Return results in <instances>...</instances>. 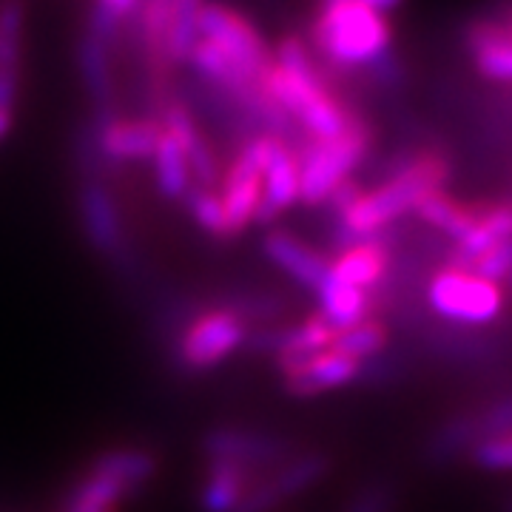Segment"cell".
I'll return each mask as SVG.
<instances>
[{"mask_svg":"<svg viewBox=\"0 0 512 512\" xmlns=\"http://www.w3.org/2000/svg\"><path fill=\"white\" fill-rule=\"evenodd\" d=\"M390 23L359 0H325L311 20V46L336 69L373 66L390 52Z\"/></svg>","mask_w":512,"mask_h":512,"instance_id":"6da1fadb","label":"cell"},{"mask_svg":"<svg viewBox=\"0 0 512 512\" xmlns=\"http://www.w3.org/2000/svg\"><path fill=\"white\" fill-rule=\"evenodd\" d=\"M370 146H373L370 126L359 117L336 140L305 143L296 151V157H299V202L325 205L330 191L350 180V171L365 160Z\"/></svg>","mask_w":512,"mask_h":512,"instance_id":"7a4b0ae2","label":"cell"},{"mask_svg":"<svg viewBox=\"0 0 512 512\" xmlns=\"http://www.w3.org/2000/svg\"><path fill=\"white\" fill-rule=\"evenodd\" d=\"M248 325L222 308H197V313L171 339L174 362L185 373H202L222 365L245 345Z\"/></svg>","mask_w":512,"mask_h":512,"instance_id":"3957f363","label":"cell"},{"mask_svg":"<svg viewBox=\"0 0 512 512\" xmlns=\"http://www.w3.org/2000/svg\"><path fill=\"white\" fill-rule=\"evenodd\" d=\"M427 302H430V311H436L447 322L487 325L501 316L507 296H504V288L495 282L444 265L427 282Z\"/></svg>","mask_w":512,"mask_h":512,"instance_id":"277c9868","label":"cell"},{"mask_svg":"<svg viewBox=\"0 0 512 512\" xmlns=\"http://www.w3.org/2000/svg\"><path fill=\"white\" fill-rule=\"evenodd\" d=\"M512 430V390L501 393L493 402L461 410L436 427V433L424 444V456L430 464H447L461 453H470L484 441L498 439Z\"/></svg>","mask_w":512,"mask_h":512,"instance_id":"5b68a950","label":"cell"},{"mask_svg":"<svg viewBox=\"0 0 512 512\" xmlns=\"http://www.w3.org/2000/svg\"><path fill=\"white\" fill-rule=\"evenodd\" d=\"M274 134H251L242 148L237 151L231 168L222 177V214H225V228L228 239L239 237L251 228L256 217V208L262 200V168L268 163V154L274 146Z\"/></svg>","mask_w":512,"mask_h":512,"instance_id":"8992f818","label":"cell"},{"mask_svg":"<svg viewBox=\"0 0 512 512\" xmlns=\"http://www.w3.org/2000/svg\"><path fill=\"white\" fill-rule=\"evenodd\" d=\"M77 214H80L83 237L92 245V251L123 271L134 265V251L128 242L123 211L109 191V185L103 180H83L80 197H77Z\"/></svg>","mask_w":512,"mask_h":512,"instance_id":"52a82bcc","label":"cell"},{"mask_svg":"<svg viewBox=\"0 0 512 512\" xmlns=\"http://www.w3.org/2000/svg\"><path fill=\"white\" fill-rule=\"evenodd\" d=\"M200 450L205 458L214 461H237L245 467H254L259 473H271L291 461L299 453V444L279 433L248 430V427H211L200 439Z\"/></svg>","mask_w":512,"mask_h":512,"instance_id":"ba28073f","label":"cell"},{"mask_svg":"<svg viewBox=\"0 0 512 512\" xmlns=\"http://www.w3.org/2000/svg\"><path fill=\"white\" fill-rule=\"evenodd\" d=\"M197 32L202 40H211L225 55L239 63L245 72L262 83L265 72L274 66V52L268 49L265 37L256 32L248 20L222 3H202Z\"/></svg>","mask_w":512,"mask_h":512,"instance_id":"9c48e42d","label":"cell"},{"mask_svg":"<svg viewBox=\"0 0 512 512\" xmlns=\"http://www.w3.org/2000/svg\"><path fill=\"white\" fill-rule=\"evenodd\" d=\"M160 134V120H120L114 114H94V146L109 165L151 160Z\"/></svg>","mask_w":512,"mask_h":512,"instance_id":"30bf717a","label":"cell"},{"mask_svg":"<svg viewBox=\"0 0 512 512\" xmlns=\"http://www.w3.org/2000/svg\"><path fill=\"white\" fill-rule=\"evenodd\" d=\"M390 262H393V256H390V242H387V231H384L370 242L353 245L348 251L336 254V259L330 262V274L345 285L373 293V299L379 305L382 288L390 285Z\"/></svg>","mask_w":512,"mask_h":512,"instance_id":"8fae6325","label":"cell"},{"mask_svg":"<svg viewBox=\"0 0 512 512\" xmlns=\"http://www.w3.org/2000/svg\"><path fill=\"white\" fill-rule=\"evenodd\" d=\"M296 202H299V157H296V148L276 137L268 163L262 168V200H259L254 220H276Z\"/></svg>","mask_w":512,"mask_h":512,"instance_id":"7c38bea8","label":"cell"},{"mask_svg":"<svg viewBox=\"0 0 512 512\" xmlns=\"http://www.w3.org/2000/svg\"><path fill=\"white\" fill-rule=\"evenodd\" d=\"M356 379H359V362H353L342 353H333V350H322L308 365L282 376V390L291 399H313L319 393L353 384Z\"/></svg>","mask_w":512,"mask_h":512,"instance_id":"4fadbf2b","label":"cell"},{"mask_svg":"<svg viewBox=\"0 0 512 512\" xmlns=\"http://www.w3.org/2000/svg\"><path fill=\"white\" fill-rule=\"evenodd\" d=\"M265 473L245 467L237 461H214L205 458V478L200 487L202 512H234L245 493L254 487Z\"/></svg>","mask_w":512,"mask_h":512,"instance_id":"5bb4252c","label":"cell"},{"mask_svg":"<svg viewBox=\"0 0 512 512\" xmlns=\"http://www.w3.org/2000/svg\"><path fill=\"white\" fill-rule=\"evenodd\" d=\"M262 251L274 262L276 268H282L285 274L291 276L293 282H299L308 291H319V285L325 282L330 268V259L308 248L302 239H296L288 231H274L265 234L262 239Z\"/></svg>","mask_w":512,"mask_h":512,"instance_id":"9a60e30c","label":"cell"},{"mask_svg":"<svg viewBox=\"0 0 512 512\" xmlns=\"http://www.w3.org/2000/svg\"><path fill=\"white\" fill-rule=\"evenodd\" d=\"M467 52L476 69L490 80H510L512 83V37L498 18H481L467 29Z\"/></svg>","mask_w":512,"mask_h":512,"instance_id":"2e32d148","label":"cell"},{"mask_svg":"<svg viewBox=\"0 0 512 512\" xmlns=\"http://www.w3.org/2000/svg\"><path fill=\"white\" fill-rule=\"evenodd\" d=\"M316 299H319V311L316 313H322L325 322H328L336 333L345 328H353V325H359V322H365V319L379 316V305H376L373 293L359 291V288H353V285L339 282L336 276L330 274V268L328 276H325V282H322L319 291H316Z\"/></svg>","mask_w":512,"mask_h":512,"instance_id":"e0dca14e","label":"cell"},{"mask_svg":"<svg viewBox=\"0 0 512 512\" xmlns=\"http://www.w3.org/2000/svg\"><path fill=\"white\" fill-rule=\"evenodd\" d=\"M413 214H416L424 225L441 231L453 245L461 242V239H467V234L476 228V205H473V202H458L456 197H450L444 188H441V191L424 194V197L413 205Z\"/></svg>","mask_w":512,"mask_h":512,"instance_id":"ac0fdd59","label":"cell"},{"mask_svg":"<svg viewBox=\"0 0 512 512\" xmlns=\"http://www.w3.org/2000/svg\"><path fill=\"white\" fill-rule=\"evenodd\" d=\"M92 470L117 481L131 495L143 490L148 481L157 476L160 461L151 450H143V447H114V450H106L94 458Z\"/></svg>","mask_w":512,"mask_h":512,"instance_id":"d6986e66","label":"cell"},{"mask_svg":"<svg viewBox=\"0 0 512 512\" xmlns=\"http://www.w3.org/2000/svg\"><path fill=\"white\" fill-rule=\"evenodd\" d=\"M330 467H333V461H330L328 453H316V450L296 453L291 461H285L282 467L268 473V484L279 498V504H285V501L316 487L322 478L328 476Z\"/></svg>","mask_w":512,"mask_h":512,"instance_id":"ffe728a7","label":"cell"},{"mask_svg":"<svg viewBox=\"0 0 512 512\" xmlns=\"http://www.w3.org/2000/svg\"><path fill=\"white\" fill-rule=\"evenodd\" d=\"M80 74L86 83V92L92 97L94 114H114L111 111V97H114V83H111L109 43L94 32H86L80 40Z\"/></svg>","mask_w":512,"mask_h":512,"instance_id":"44dd1931","label":"cell"},{"mask_svg":"<svg viewBox=\"0 0 512 512\" xmlns=\"http://www.w3.org/2000/svg\"><path fill=\"white\" fill-rule=\"evenodd\" d=\"M126 495V487L89 467V473H83L66 490L60 501V512H117Z\"/></svg>","mask_w":512,"mask_h":512,"instance_id":"7402d4cb","label":"cell"},{"mask_svg":"<svg viewBox=\"0 0 512 512\" xmlns=\"http://www.w3.org/2000/svg\"><path fill=\"white\" fill-rule=\"evenodd\" d=\"M205 0H171L168 9V26H165L163 57L165 63H188L191 49L197 46L200 32H197V18Z\"/></svg>","mask_w":512,"mask_h":512,"instance_id":"603a6c76","label":"cell"},{"mask_svg":"<svg viewBox=\"0 0 512 512\" xmlns=\"http://www.w3.org/2000/svg\"><path fill=\"white\" fill-rule=\"evenodd\" d=\"M154 183L165 200H183L191 188V171L185 163V151L168 134H160V143L154 148Z\"/></svg>","mask_w":512,"mask_h":512,"instance_id":"cb8c5ba5","label":"cell"},{"mask_svg":"<svg viewBox=\"0 0 512 512\" xmlns=\"http://www.w3.org/2000/svg\"><path fill=\"white\" fill-rule=\"evenodd\" d=\"M387 342H390V330H387V325H384L379 316H373V319H365V322H359L353 328L339 330L333 336L328 350L342 353V356H348V359L362 365L367 359L379 356L387 348Z\"/></svg>","mask_w":512,"mask_h":512,"instance_id":"d4e9b609","label":"cell"},{"mask_svg":"<svg viewBox=\"0 0 512 512\" xmlns=\"http://www.w3.org/2000/svg\"><path fill=\"white\" fill-rule=\"evenodd\" d=\"M217 308L234 313L245 325H271L285 313V299L271 291H237L222 296Z\"/></svg>","mask_w":512,"mask_h":512,"instance_id":"484cf974","label":"cell"},{"mask_svg":"<svg viewBox=\"0 0 512 512\" xmlns=\"http://www.w3.org/2000/svg\"><path fill=\"white\" fill-rule=\"evenodd\" d=\"M183 200L188 202V214L194 217V222L200 225L208 237L228 239V228H225V214H222L220 194H217L214 188L191 185Z\"/></svg>","mask_w":512,"mask_h":512,"instance_id":"4316f807","label":"cell"},{"mask_svg":"<svg viewBox=\"0 0 512 512\" xmlns=\"http://www.w3.org/2000/svg\"><path fill=\"white\" fill-rule=\"evenodd\" d=\"M456 271H467V274H476L481 279H487V282H495V285H501V282H507L512 274V239H504V242H495L493 248H487V251H481L473 259H467L461 268Z\"/></svg>","mask_w":512,"mask_h":512,"instance_id":"83f0119b","label":"cell"},{"mask_svg":"<svg viewBox=\"0 0 512 512\" xmlns=\"http://www.w3.org/2000/svg\"><path fill=\"white\" fill-rule=\"evenodd\" d=\"M140 0H97L92 12V23H89V32L97 37H103L106 43L114 40L117 35V26L128 20L137 12Z\"/></svg>","mask_w":512,"mask_h":512,"instance_id":"f1b7e54d","label":"cell"},{"mask_svg":"<svg viewBox=\"0 0 512 512\" xmlns=\"http://www.w3.org/2000/svg\"><path fill=\"white\" fill-rule=\"evenodd\" d=\"M470 458H473V464H478L481 470H490V473L512 470V430L498 436V439H490L473 447Z\"/></svg>","mask_w":512,"mask_h":512,"instance_id":"f546056e","label":"cell"},{"mask_svg":"<svg viewBox=\"0 0 512 512\" xmlns=\"http://www.w3.org/2000/svg\"><path fill=\"white\" fill-rule=\"evenodd\" d=\"M345 512H396V493H393V487L384 484V481L365 484V487L345 504Z\"/></svg>","mask_w":512,"mask_h":512,"instance_id":"4dcf8cb0","label":"cell"},{"mask_svg":"<svg viewBox=\"0 0 512 512\" xmlns=\"http://www.w3.org/2000/svg\"><path fill=\"white\" fill-rule=\"evenodd\" d=\"M359 3H365L367 9H373V12H390V9H396V6H402V0H359Z\"/></svg>","mask_w":512,"mask_h":512,"instance_id":"1f68e13d","label":"cell"},{"mask_svg":"<svg viewBox=\"0 0 512 512\" xmlns=\"http://www.w3.org/2000/svg\"><path fill=\"white\" fill-rule=\"evenodd\" d=\"M15 126V117H12V109H0V143L9 137V131Z\"/></svg>","mask_w":512,"mask_h":512,"instance_id":"d6a6232c","label":"cell"},{"mask_svg":"<svg viewBox=\"0 0 512 512\" xmlns=\"http://www.w3.org/2000/svg\"><path fill=\"white\" fill-rule=\"evenodd\" d=\"M498 20H501V26L507 29V35L512 37V6H510V9H507V15H504V18H498Z\"/></svg>","mask_w":512,"mask_h":512,"instance_id":"836d02e7","label":"cell"},{"mask_svg":"<svg viewBox=\"0 0 512 512\" xmlns=\"http://www.w3.org/2000/svg\"><path fill=\"white\" fill-rule=\"evenodd\" d=\"M507 282H510V288H512V274H510V279H507Z\"/></svg>","mask_w":512,"mask_h":512,"instance_id":"e575fe53","label":"cell"},{"mask_svg":"<svg viewBox=\"0 0 512 512\" xmlns=\"http://www.w3.org/2000/svg\"><path fill=\"white\" fill-rule=\"evenodd\" d=\"M510 512H512V510H510Z\"/></svg>","mask_w":512,"mask_h":512,"instance_id":"d590c367","label":"cell"}]
</instances>
